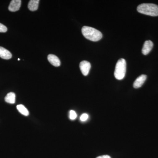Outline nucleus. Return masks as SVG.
Wrapping results in <instances>:
<instances>
[{"label":"nucleus","instance_id":"nucleus-2","mask_svg":"<svg viewBox=\"0 0 158 158\" xmlns=\"http://www.w3.org/2000/svg\"><path fill=\"white\" fill-rule=\"evenodd\" d=\"M137 11L139 13L152 16H158V6L155 4L144 3L138 6Z\"/></svg>","mask_w":158,"mask_h":158},{"label":"nucleus","instance_id":"nucleus-9","mask_svg":"<svg viewBox=\"0 0 158 158\" xmlns=\"http://www.w3.org/2000/svg\"><path fill=\"white\" fill-rule=\"evenodd\" d=\"M0 57L3 59H11L12 55L8 50L0 47Z\"/></svg>","mask_w":158,"mask_h":158},{"label":"nucleus","instance_id":"nucleus-15","mask_svg":"<svg viewBox=\"0 0 158 158\" xmlns=\"http://www.w3.org/2000/svg\"><path fill=\"white\" fill-rule=\"evenodd\" d=\"M7 28L6 26L0 23V32L1 33H6L7 31Z\"/></svg>","mask_w":158,"mask_h":158},{"label":"nucleus","instance_id":"nucleus-1","mask_svg":"<svg viewBox=\"0 0 158 158\" xmlns=\"http://www.w3.org/2000/svg\"><path fill=\"white\" fill-rule=\"evenodd\" d=\"M82 33L86 39L92 41H98L102 37V34L100 31L87 26L83 27Z\"/></svg>","mask_w":158,"mask_h":158},{"label":"nucleus","instance_id":"nucleus-16","mask_svg":"<svg viewBox=\"0 0 158 158\" xmlns=\"http://www.w3.org/2000/svg\"><path fill=\"white\" fill-rule=\"evenodd\" d=\"M96 158H111L110 156L108 155H103L97 157Z\"/></svg>","mask_w":158,"mask_h":158},{"label":"nucleus","instance_id":"nucleus-3","mask_svg":"<svg viewBox=\"0 0 158 158\" xmlns=\"http://www.w3.org/2000/svg\"><path fill=\"white\" fill-rule=\"evenodd\" d=\"M127 64L126 60L123 59H120L116 63L114 76L115 78L118 80H122L125 76L126 73Z\"/></svg>","mask_w":158,"mask_h":158},{"label":"nucleus","instance_id":"nucleus-11","mask_svg":"<svg viewBox=\"0 0 158 158\" xmlns=\"http://www.w3.org/2000/svg\"><path fill=\"white\" fill-rule=\"evenodd\" d=\"M5 101L8 103L14 104L15 102V94L13 92H10L5 98Z\"/></svg>","mask_w":158,"mask_h":158},{"label":"nucleus","instance_id":"nucleus-14","mask_svg":"<svg viewBox=\"0 0 158 158\" xmlns=\"http://www.w3.org/2000/svg\"><path fill=\"white\" fill-rule=\"evenodd\" d=\"M88 115L86 113H84L82 114L81 117H80V120L82 122L86 121L88 118Z\"/></svg>","mask_w":158,"mask_h":158},{"label":"nucleus","instance_id":"nucleus-13","mask_svg":"<svg viewBox=\"0 0 158 158\" xmlns=\"http://www.w3.org/2000/svg\"><path fill=\"white\" fill-rule=\"evenodd\" d=\"M77 117V114L73 110H70L69 112V117L70 119L72 120H74L76 119Z\"/></svg>","mask_w":158,"mask_h":158},{"label":"nucleus","instance_id":"nucleus-10","mask_svg":"<svg viewBox=\"0 0 158 158\" xmlns=\"http://www.w3.org/2000/svg\"><path fill=\"white\" fill-rule=\"evenodd\" d=\"M39 0H31L29 2L28 8L31 11H35L37 10L39 5Z\"/></svg>","mask_w":158,"mask_h":158},{"label":"nucleus","instance_id":"nucleus-17","mask_svg":"<svg viewBox=\"0 0 158 158\" xmlns=\"http://www.w3.org/2000/svg\"><path fill=\"white\" fill-rule=\"evenodd\" d=\"M18 60L19 61V60H20V59H18Z\"/></svg>","mask_w":158,"mask_h":158},{"label":"nucleus","instance_id":"nucleus-5","mask_svg":"<svg viewBox=\"0 0 158 158\" xmlns=\"http://www.w3.org/2000/svg\"><path fill=\"white\" fill-rule=\"evenodd\" d=\"M22 1L20 0H12L9 6V11L15 12L18 11L21 5Z\"/></svg>","mask_w":158,"mask_h":158},{"label":"nucleus","instance_id":"nucleus-12","mask_svg":"<svg viewBox=\"0 0 158 158\" xmlns=\"http://www.w3.org/2000/svg\"><path fill=\"white\" fill-rule=\"evenodd\" d=\"M17 110L20 113L24 116H27L29 114L28 110L23 105H19L16 106Z\"/></svg>","mask_w":158,"mask_h":158},{"label":"nucleus","instance_id":"nucleus-8","mask_svg":"<svg viewBox=\"0 0 158 158\" xmlns=\"http://www.w3.org/2000/svg\"><path fill=\"white\" fill-rule=\"evenodd\" d=\"M48 59L52 65L56 66V67L60 66V64H61L59 58L57 56L52 55V54H50L48 55Z\"/></svg>","mask_w":158,"mask_h":158},{"label":"nucleus","instance_id":"nucleus-6","mask_svg":"<svg viewBox=\"0 0 158 158\" xmlns=\"http://www.w3.org/2000/svg\"><path fill=\"white\" fill-rule=\"evenodd\" d=\"M153 47V43L151 40H146L144 43L142 49V53L143 55H147L152 50Z\"/></svg>","mask_w":158,"mask_h":158},{"label":"nucleus","instance_id":"nucleus-4","mask_svg":"<svg viewBox=\"0 0 158 158\" xmlns=\"http://www.w3.org/2000/svg\"><path fill=\"white\" fill-rule=\"evenodd\" d=\"M80 68L82 74L85 76L88 75L91 68L90 63L88 61H83L80 64Z\"/></svg>","mask_w":158,"mask_h":158},{"label":"nucleus","instance_id":"nucleus-7","mask_svg":"<svg viewBox=\"0 0 158 158\" xmlns=\"http://www.w3.org/2000/svg\"><path fill=\"white\" fill-rule=\"evenodd\" d=\"M146 79H147V76L145 75H141L138 77L134 82V85H133L134 88H138L141 87L146 81Z\"/></svg>","mask_w":158,"mask_h":158}]
</instances>
